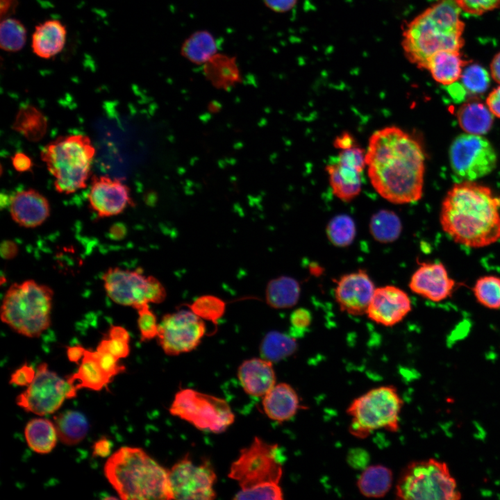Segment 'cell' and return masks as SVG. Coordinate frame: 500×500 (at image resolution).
<instances>
[{
    "label": "cell",
    "mask_w": 500,
    "mask_h": 500,
    "mask_svg": "<svg viewBox=\"0 0 500 500\" xmlns=\"http://www.w3.org/2000/svg\"><path fill=\"white\" fill-rule=\"evenodd\" d=\"M169 410L197 429L213 433L225 431L235 420L226 400L190 388L182 389L175 394Z\"/></svg>",
    "instance_id": "cell-9"
},
{
    "label": "cell",
    "mask_w": 500,
    "mask_h": 500,
    "mask_svg": "<svg viewBox=\"0 0 500 500\" xmlns=\"http://www.w3.org/2000/svg\"><path fill=\"white\" fill-rule=\"evenodd\" d=\"M470 62L460 51L444 50L430 58L426 70L437 83L449 86L460 79L464 67Z\"/></svg>",
    "instance_id": "cell-25"
},
{
    "label": "cell",
    "mask_w": 500,
    "mask_h": 500,
    "mask_svg": "<svg viewBox=\"0 0 500 500\" xmlns=\"http://www.w3.org/2000/svg\"><path fill=\"white\" fill-rule=\"evenodd\" d=\"M9 211L13 221L25 228H35L43 224L50 213L48 200L33 189L21 190L10 200Z\"/></svg>",
    "instance_id": "cell-21"
},
{
    "label": "cell",
    "mask_w": 500,
    "mask_h": 500,
    "mask_svg": "<svg viewBox=\"0 0 500 500\" xmlns=\"http://www.w3.org/2000/svg\"><path fill=\"white\" fill-rule=\"evenodd\" d=\"M24 435L28 446L42 454L50 453L58 438L54 423L45 418H34L28 422Z\"/></svg>",
    "instance_id": "cell-30"
},
{
    "label": "cell",
    "mask_w": 500,
    "mask_h": 500,
    "mask_svg": "<svg viewBox=\"0 0 500 500\" xmlns=\"http://www.w3.org/2000/svg\"><path fill=\"white\" fill-rule=\"evenodd\" d=\"M53 292L34 280L11 285L3 297L1 319L24 336L38 338L51 325Z\"/></svg>",
    "instance_id": "cell-5"
},
{
    "label": "cell",
    "mask_w": 500,
    "mask_h": 500,
    "mask_svg": "<svg viewBox=\"0 0 500 500\" xmlns=\"http://www.w3.org/2000/svg\"><path fill=\"white\" fill-rule=\"evenodd\" d=\"M443 231L455 242L482 248L500 240V197L475 181L456 183L440 208Z\"/></svg>",
    "instance_id": "cell-2"
},
{
    "label": "cell",
    "mask_w": 500,
    "mask_h": 500,
    "mask_svg": "<svg viewBox=\"0 0 500 500\" xmlns=\"http://www.w3.org/2000/svg\"><path fill=\"white\" fill-rule=\"evenodd\" d=\"M188 307L203 320L217 325L225 313L226 303L217 296L205 294L197 298Z\"/></svg>",
    "instance_id": "cell-40"
},
{
    "label": "cell",
    "mask_w": 500,
    "mask_h": 500,
    "mask_svg": "<svg viewBox=\"0 0 500 500\" xmlns=\"http://www.w3.org/2000/svg\"><path fill=\"white\" fill-rule=\"evenodd\" d=\"M326 233L328 240L335 246L345 247L355 239L356 227L353 219L341 214L333 217L328 223Z\"/></svg>",
    "instance_id": "cell-38"
},
{
    "label": "cell",
    "mask_w": 500,
    "mask_h": 500,
    "mask_svg": "<svg viewBox=\"0 0 500 500\" xmlns=\"http://www.w3.org/2000/svg\"><path fill=\"white\" fill-rule=\"evenodd\" d=\"M262 398L265 413L269 419L277 422L290 420L301 407L297 392L285 383L276 384Z\"/></svg>",
    "instance_id": "cell-24"
},
{
    "label": "cell",
    "mask_w": 500,
    "mask_h": 500,
    "mask_svg": "<svg viewBox=\"0 0 500 500\" xmlns=\"http://www.w3.org/2000/svg\"><path fill=\"white\" fill-rule=\"evenodd\" d=\"M490 74L481 65L468 63L463 69L460 77L465 90L469 94L478 96L485 93L490 83Z\"/></svg>",
    "instance_id": "cell-41"
},
{
    "label": "cell",
    "mask_w": 500,
    "mask_h": 500,
    "mask_svg": "<svg viewBox=\"0 0 500 500\" xmlns=\"http://www.w3.org/2000/svg\"><path fill=\"white\" fill-rule=\"evenodd\" d=\"M300 294L299 282L292 277L283 276L268 282L265 300L268 306L273 308H288L297 304Z\"/></svg>",
    "instance_id": "cell-28"
},
{
    "label": "cell",
    "mask_w": 500,
    "mask_h": 500,
    "mask_svg": "<svg viewBox=\"0 0 500 500\" xmlns=\"http://www.w3.org/2000/svg\"><path fill=\"white\" fill-rule=\"evenodd\" d=\"M53 419L58 439L65 445H76L88 434V422L78 411L65 410L54 416Z\"/></svg>",
    "instance_id": "cell-29"
},
{
    "label": "cell",
    "mask_w": 500,
    "mask_h": 500,
    "mask_svg": "<svg viewBox=\"0 0 500 500\" xmlns=\"http://www.w3.org/2000/svg\"><path fill=\"white\" fill-rule=\"evenodd\" d=\"M66 39L65 26L58 19H48L35 26L31 36V47L35 55L43 59H49L63 49Z\"/></svg>",
    "instance_id": "cell-23"
},
{
    "label": "cell",
    "mask_w": 500,
    "mask_h": 500,
    "mask_svg": "<svg viewBox=\"0 0 500 500\" xmlns=\"http://www.w3.org/2000/svg\"><path fill=\"white\" fill-rule=\"evenodd\" d=\"M412 303L408 294L394 285L375 289L367 315L374 322L392 326L401 322L411 311Z\"/></svg>",
    "instance_id": "cell-19"
},
{
    "label": "cell",
    "mask_w": 500,
    "mask_h": 500,
    "mask_svg": "<svg viewBox=\"0 0 500 500\" xmlns=\"http://www.w3.org/2000/svg\"><path fill=\"white\" fill-rule=\"evenodd\" d=\"M402 406L403 401L394 386L369 390L354 399L347 410L351 417L350 433L365 438L378 429L396 432L399 427Z\"/></svg>",
    "instance_id": "cell-7"
},
{
    "label": "cell",
    "mask_w": 500,
    "mask_h": 500,
    "mask_svg": "<svg viewBox=\"0 0 500 500\" xmlns=\"http://www.w3.org/2000/svg\"><path fill=\"white\" fill-rule=\"evenodd\" d=\"M456 285V281L449 276L446 267L440 262L420 263L408 283L412 292L433 302L450 297Z\"/></svg>",
    "instance_id": "cell-20"
},
{
    "label": "cell",
    "mask_w": 500,
    "mask_h": 500,
    "mask_svg": "<svg viewBox=\"0 0 500 500\" xmlns=\"http://www.w3.org/2000/svg\"><path fill=\"white\" fill-rule=\"evenodd\" d=\"M402 224L399 216L392 210H381L372 217L369 231L373 238L381 243L392 242L401 235Z\"/></svg>",
    "instance_id": "cell-34"
},
{
    "label": "cell",
    "mask_w": 500,
    "mask_h": 500,
    "mask_svg": "<svg viewBox=\"0 0 500 500\" xmlns=\"http://www.w3.org/2000/svg\"><path fill=\"white\" fill-rule=\"evenodd\" d=\"M490 66L491 77L500 84V51L494 56Z\"/></svg>",
    "instance_id": "cell-58"
},
{
    "label": "cell",
    "mask_w": 500,
    "mask_h": 500,
    "mask_svg": "<svg viewBox=\"0 0 500 500\" xmlns=\"http://www.w3.org/2000/svg\"><path fill=\"white\" fill-rule=\"evenodd\" d=\"M85 349L81 345L67 347V356L70 362L78 363L84 356Z\"/></svg>",
    "instance_id": "cell-56"
},
{
    "label": "cell",
    "mask_w": 500,
    "mask_h": 500,
    "mask_svg": "<svg viewBox=\"0 0 500 500\" xmlns=\"http://www.w3.org/2000/svg\"><path fill=\"white\" fill-rule=\"evenodd\" d=\"M67 382L77 392L81 388L99 391L110 383V378L102 370L93 351L85 349L78 371L69 376Z\"/></svg>",
    "instance_id": "cell-27"
},
{
    "label": "cell",
    "mask_w": 500,
    "mask_h": 500,
    "mask_svg": "<svg viewBox=\"0 0 500 500\" xmlns=\"http://www.w3.org/2000/svg\"><path fill=\"white\" fill-rule=\"evenodd\" d=\"M283 493L279 483H272L240 489L233 499L244 500H281Z\"/></svg>",
    "instance_id": "cell-42"
},
{
    "label": "cell",
    "mask_w": 500,
    "mask_h": 500,
    "mask_svg": "<svg viewBox=\"0 0 500 500\" xmlns=\"http://www.w3.org/2000/svg\"><path fill=\"white\" fill-rule=\"evenodd\" d=\"M365 155L366 151L357 144L339 150L326 166L333 193L340 200L349 202L360 193Z\"/></svg>",
    "instance_id": "cell-16"
},
{
    "label": "cell",
    "mask_w": 500,
    "mask_h": 500,
    "mask_svg": "<svg viewBox=\"0 0 500 500\" xmlns=\"http://www.w3.org/2000/svg\"><path fill=\"white\" fill-rule=\"evenodd\" d=\"M12 128L29 141L41 140L47 129L44 114L32 105L22 106L17 112Z\"/></svg>",
    "instance_id": "cell-32"
},
{
    "label": "cell",
    "mask_w": 500,
    "mask_h": 500,
    "mask_svg": "<svg viewBox=\"0 0 500 500\" xmlns=\"http://www.w3.org/2000/svg\"><path fill=\"white\" fill-rule=\"evenodd\" d=\"M138 318V325L140 334V340L147 342L157 338L159 323L155 314L150 309L149 304H145L137 309Z\"/></svg>",
    "instance_id": "cell-43"
},
{
    "label": "cell",
    "mask_w": 500,
    "mask_h": 500,
    "mask_svg": "<svg viewBox=\"0 0 500 500\" xmlns=\"http://www.w3.org/2000/svg\"><path fill=\"white\" fill-rule=\"evenodd\" d=\"M217 50L215 38L205 31L192 34L181 48L183 56L195 64H205L217 53Z\"/></svg>",
    "instance_id": "cell-33"
},
{
    "label": "cell",
    "mask_w": 500,
    "mask_h": 500,
    "mask_svg": "<svg viewBox=\"0 0 500 500\" xmlns=\"http://www.w3.org/2000/svg\"><path fill=\"white\" fill-rule=\"evenodd\" d=\"M217 475L208 461L194 463L189 455L176 462L168 472L171 499L212 500L216 498Z\"/></svg>",
    "instance_id": "cell-14"
},
{
    "label": "cell",
    "mask_w": 500,
    "mask_h": 500,
    "mask_svg": "<svg viewBox=\"0 0 500 500\" xmlns=\"http://www.w3.org/2000/svg\"><path fill=\"white\" fill-rule=\"evenodd\" d=\"M392 484V473L385 466L376 465L366 467L360 474L357 486L367 497L379 498L385 495Z\"/></svg>",
    "instance_id": "cell-31"
},
{
    "label": "cell",
    "mask_w": 500,
    "mask_h": 500,
    "mask_svg": "<svg viewBox=\"0 0 500 500\" xmlns=\"http://www.w3.org/2000/svg\"><path fill=\"white\" fill-rule=\"evenodd\" d=\"M76 393L67 380L49 370L46 362H42L37 367L33 381L17 396L16 402L24 410L42 416L57 411L66 399L75 397Z\"/></svg>",
    "instance_id": "cell-13"
},
{
    "label": "cell",
    "mask_w": 500,
    "mask_h": 500,
    "mask_svg": "<svg viewBox=\"0 0 500 500\" xmlns=\"http://www.w3.org/2000/svg\"><path fill=\"white\" fill-rule=\"evenodd\" d=\"M112 443L106 438L99 439L93 446V455L99 457H106L110 453Z\"/></svg>",
    "instance_id": "cell-54"
},
{
    "label": "cell",
    "mask_w": 500,
    "mask_h": 500,
    "mask_svg": "<svg viewBox=\"0 0 500 500\" xmlns=\"http://www.w3.org/2000/svg\"><path fill=\"white\" fill-rule=\"evenodd\" d=\"M12 164L18 172H25L29 170L32 167V161L31 158L22 152L15 153L11 158Z\"/></svg>",
    "instance_id": "cell-50"
},
{
    "label": "cell",
    "mask_w": 500,
    "mask_h": 500,
    "mask_svg": "<svg viewBox=\"0 0 500 500\" xmlns=\"http://www.w3.org/2000/svg\"><path fill=\"white\" fill-rule=\"evenodd\" d=\"M297 348L294 338L278 331H271L262 339L260 352L262 358L274 362L292 355Z\"/></svg>",
    "instance_id": "cell-35"
},
{
    "label": "cell",
    "mask_w": 500,
    "mask_h": 500,
    "mask_svg": "<svg viewBox=\"0 0 500 500\" xmlns=\"http://www.w3.org/2000/svg\"><path fill=\"white\" fill-rule=\"evenodd\" d=\"M93 353L102 370L110 378L125 370V367L119 364V359L110 353L97 350L93 351Z\"/></svg>",
    "instance_id": "cell-45"
},
{
    "label": "cell",
    "mask_w": 500,
    "mask_h": 500,
    "mask_svg": "<svg viewBox=\"0 0 500 500\" xmlns=\"http://www.w3.org/2000/svg\"><path fill=\"white\" fill-rule=\"evenodd\" d=\"M206 331L204 320L189 308L165 315L158 326V341L165 354L178 356L195 349Z\"/></svg>",
    "instance_id": "cell-15"
},
{
    "label": "cell",
    "mask_w": 500,
    "mask_h": 500,
    "mask_svg": "<svg viewBox=\"0 0 500 500\" xmlns=\"http://www.w3.org/2000/svg\"><path fill=\"white\" fill-rule=\"evenodd\" d=\"M108 336L110 338L117 339L129 342L130 335L128 331L120 326H112L109 329Z\"/></svg>",
    "instance_id": "cell-55"
},
{
    "label": "cell",
    "mask_w": 500,
    "mask_h": 500,
    "mask_svg": "<svg viewBox=\"0 0 500 500\" xmlns=\"http://www.w3.org/2000/svg\"><path fill=\"white\" fill-rule=\"evenodd\" d=\"M35 373L36 371L26 363L12 374L10 383L18 386H28L33 381Z\"/></svg>",
    "instance_id": "cell-47"
},
{
    "label": "cell",
    "mask_w": 500,
    "mask_h": 500,
    "mask_svg": "<svg viewBox=\"0 0 500 500\" xmlns=\"http://www.w3.org/2000/svg\"><path fill=\"white\" fill-rule=\"evenodd\" d=\"M486 105L494 116L500 118V84L489 93Z\"/></svg>",
    "instance_id": "cell-49"
},
{
    "label": "cell",
    "mask_w": 500,
    "mask_h": 500,
    "mask_svg": "<svg viewBox=\"0 0 500 500\" xmlns=\"http://www.w3.org/2000/svg\"><path fill=\"white\" fill-rule=\"evenodd\" d=\"M311 313L305 308L296 309L290 316V322L292 328L302 330L308 328L311 323Z\"/></svg>",
    "instance_id": "cell-48"
},
{
    "label": "cell",
    "mask_w": 500,
    "mask_h": 500,
    "mask_svg": "<svg viewBox=\"0 0 500 500\" xmlns=\"http://www.w3.org/2000/svg\"><path fill=\"white\" fill-rule=\"evenodd\" d=\"M102 280L108 297L115 303L138 309L141 306L162 303L167 292L161 282L153 276L118 267H110Z\"/></svg>",
    "instance_id": "cell-11"
},
{
    "label": "cell",
    "mask_w": 500,
    "mask_h": 500,
    "mask_svg": "<svg viewBox=\"0 0 500 500\" xmlns=\"http://www.w3.org/2000/svg\"><path fill=\"white\" fill-rule=\"evenodd\" d=\"M494 115L487 105L477 100H470L462 104L456 111V118L460 128L466 133L483 135L492 128Z\"/></svg>",
    "instance_id": "cell-26"
},
{
    "label": "cell",
    "mask_w": 500,
    "mask_h": 500,
    "mask_svg": "<svg viewBox=\"0 0 500 500\" xmlns=\"http://www.w3.org/2000/svg\"><path fill=\"white\" fill-rule=\"evenodd\" d=\"M168 472L143 449L131 447L119 448L104 466L106 478L124 500L171 499Z\"/></svg>",
    "instance_id": "cell-4"
},
{
    "label": "cell",
    "mask_w": 500,
    "mask_h": 500,
    "mask_svg": "<svg viewBox=\"0 0 500 500\" xmlns=\"http://www.w3.org/2000/svg\"><path fill=\"white\" fill-rule=\"evenodd\" d=\"M460 12L454 0H438L406 23L401 40L406 59L426 69L428 60L437 52L460 51L465 44Z\"/></svg>",
    "instance_id": "cell-3"
},
{
    "label": "cell",
    "mask_w": 500,
    "mask_h": 500,
    "mask_svg": "<svg viewBox=\"0 0 500 500\" xmlns=\"http://www.w3.org/2000/svg\"><path fill=\"white\" fill-rule=\"evenodd\" d=\"M449 158L451 172L458 182L475 181L485 176L497 163V154L490 142L483 135L469 133L460 134L452 141Z\"/></svg>",
    "instance_id": "cell-12"
},
{
    "label": "cell",
    "mask_w": 500,
    "mask_h": 500,
    "mask_svg": "<svg viewBox=\"0 0 500 500\" xmlns=\"http://www.w3.org/2000/svg\"><path fill=\"white\" fill-rule=\"evenodd\" d=\"M472 290L480 304L492 310L500 309V277L481 276L476 280Z\"/></svg>",
    "instance_id": "cell-39"
},
{
    "label": "cell",
    "mask_w": 500,
    "mask_h": 500,
    "mask_svg": "<svg viewBox=\"0 0 500 500\" xmlns=\"http://www.w3.org/2000/svg\"><path fill=\"white\" fill-rule=\"evenodd\" d=\"M17 244L10 240H3L1 244L0 253L5 260H11L15 258L18 253Z\"/></svg>",
    "instance_id": "cell-52"
},
{
    "label": "cell",
    "mask_w": 500,
    "mask_h": 500,
    "mask_svg": "<svg viewBox=\"0 0 500 500\" xmlns=\"http://www.w3.org/2000/svg\"><path fill=\"white\" fill-rule=\"evenodd\" d=\"M265 5L276 12H287L290 10L297 3V0H263Z\"/></svg>",
    "instance_id": "cell-51"
},
{
    "label": "cell",
    "mask_w": 500,
    "mask_h": 500,
    "mask_svg": "<svg viewBox=\"0 0 500 500\" xmlns=\"http://www.w3.org/2000/svg\"><path fill=\"white\" fill-rule=\"evenodd\" d=\"M238 378L247 394L262 397L276 385L273 362L262 357L246 360L238 367Z\"/></svg>",
    "instance_id": "cell-22"
},
{
    "label": "cell",
    "mask_w": 500,
    "mask_h": 500,
    "mask_svg": "<svg viewBox=\"0 0 500 500\" xmlns=\"http://www.w3.org/2000/svg\"><path fill=\"white\" fill-rule=\"evenodd\" d=\"M365 158L370 183L383 199L406 204L422 198L425 156L411 135L396 126L378 129L369 139Z\"/></svg>",
    "instance_id": "cell-1"
},
{
    "label": "cell",
    "mask_w": 500,
    "mask_h": 500,
    "mask_svg": "<svg viewBox=\"0 0 500 500\" xmlns=\"http://www.w3.org/2000/svg\"><path fill=\"white\" fill-rule=\"evenodd\" d=\"M278 446L255 437L251 443L240 451L229 469L228 476L238 482L240 489L267 483H279L283 466Z\"/></svg>",
    "instance_id": "cell-10"
},
{
    "label": "cell",
    "mask_w": 500,
    "mask_h": 500,
    "mask_svg": "<svg viewBox=\"0 0 500 500\" xmlns=\"http://www.w3.org/2000/svg\"><path fill=\"white\" fill-rule=\"evenodd\" d=\"M0 6L1 17L3 19L15 12L17 6V0H0Z\"/></svg>",
    "instance_id": "cell-57"
},
{
    "label": "cell",
    "mask_w": 500,
    "mask_h": 500,
    "mask_svg": "<svg viewBox=\"0 0 500 500\" xmlns=\"http://www.w3.org/2000/svg\"><path fill=\"white\" fill-rule=\"evenodd\" d=\"M95 149L84 135L60 136L41 151V158L54 178L60 193L69 194L87 185Z\"/></svg>",
    "instance_id": "cell-6"
},
{
    "label": "cell",
    "mask_w": 500,
    "mask_h": 500,
    "mask_svg": "<svg viewBox=\"0 0 500 500\" xmlns=\"http://www.w3.org/2000/svg\"><path fill=\"white\" fill-rule=\"evenodd\" d=\"M126 234V228L122 224H115L110 229V235L112 239H122Z\"/></svg>",
    "instance_id": "cell-59"
},
{
    "label": "cell",
    "mask_w": 500,
    "mask_h": 500,
    "mask_svg": "<svg viewBox=\"0 0 500 500\" xmlns=\"http://www.w3.org/2000/svg\"><path fill=\"white\" fill-rule=\"evenodd\" d=\"M375 289L368 274L359 269L340 278L334 295L341 311L358 316L367 313Z\"/></svg>",
    "instance_id": "cell-17"
},
{
    "label": "cell",
    "mask_w": 500,
    "mask_h": 500,
    "mask_svg": "<svg viewBox=\"0 0 500 500\" xmlns=\"http://www.w3.org/2000/svg\"><path fill=\"white\" fill-rule=\"evenodd\" d=\"M205 72L219 85L231 84L239 78V70L235 60L217 53L205 63Z\"/></svg>",
    "instance_id": "cell-36"
},
{
    "label": "cell",
    "mask_w": 500,
    "mask_h": 500,
    "mask_svg": "<svg viewBox=\"0 0 500 500\" xmlns=\"http://www.w3.org/2000/svg\"><path fill=\"white\" fill-rule=\"evenodd\" d=\"M356 144H357L356 139L347 132L340 134L333 141V146L338 150L347 149Z\"/></svg>",
    "instance_id": "cell-53"
},
{
    "label": "cell",
    "mask_w": 500,
    "mask_h": 500,
    "mask_svg": "<svg viewBox=\"0 0 500 500\" xmlns=\"http://www.w3.org/2000/svg\"><path fill=\"white\" fill-rule=\"evenodd\" d=\"M88 201L99 217L118 215L133 203L128 187L119 179L106 176L92 177Z\"/></svg>",
    "instance_id": "cell-18"
},
{
    "label": "cell",
    "mask_w": 500,
    "mask_h": 500,
    "mask_svg": "<svg viewBox=\"0 0 500 500\" xmlns=\"http://www.w3.org/2000/svg\"><path fill=\"white\" fill-rule=\"evenodd\" d=\"M97 350L109 353L119 360L128 356L130 353L129 342L109 338L102 340Z\"/></svg>",
    "instance_id": "cell-46"
},
{
    "label": "cell",
    "mask_w": 500,
    "mask_h": 500,
    "mask_svg": "<svg viewBox=\"0 0 500 500\" xmlns=\"http://www.w3.org/2000/svg\"><path fill=\"white\" fill-rule=\"evenodd\" d=\"M461 11L472 15H481L500 8V0H454Z\"/></svg>",
    "instance_id": "cell-44"
},
{
    "label": "cell",
    "mask_w": 500,
    "mask_h": 500,
    "mask_svg": "<svg viewBox=\"0 0 500 500\" xmlns=\"http://www.w3.org/2000/svg\"><path fill=\"white\" fill-rule=\"evenodd\" d=\"M26 29L17 19L7 17L0 24V47L6 52H17L25 45Z\"/></svg>",
    "instance_id": "cell-37"
},
{
    "label": "cell",
    "mask_w": 500,
    "mask_h": 500,
    "mask_svg": "<svg viewBox=\"0 0 500 500\" xmlns=\"http://www.w3.org/2000/svg\"><path fill=\"white\" fill-rule=\"evenodd\" d=\"M396 494L399 499L412 500L460 498L456 481L447 465L435 459L408 465L397 481Z\"/></svg>",
    "instance_id": "cell-8"
}]
</instances>
